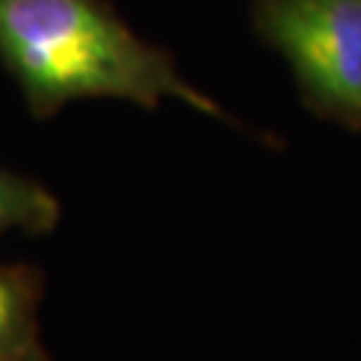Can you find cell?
<instances>
[{
    "label": "cell",
    "instance_id": "6da1fadb",
    "mask_svg": "<svg viewBox=\"0 0 361 361\" xmlns=\"http://www.w3.org/2000/svg\"><path fill=\"white\" fill-rule=\"evenodd\" d=\"M0 62L35 118L70 102L121 99L145 110L182 102L241 126L104 0H0Z\"/></svg>",
    "mask_w": 361,
    "mask_h": 361
},
{
    "label": "cell",
    "instance_id": "7a4b0ae2",
    "mask_svg": "<svg viewBox=\"0 0 361 361\" xmlns=\"http://www.w3.org/2000/svg\"><path fill=\"white\" fill-rule=\"evenodd\" d=\"M252 22L308 110L361 131V0H255Z\"/></svg>",
    "mask_w": 361,
    "mask_h": 361
},
{
    "label": "cell",
    "instance_id": "3957f363",
    "mask_svg": "<svg viewBox=\"0 0 361 361\" xmlns=\"http://www.w3.org/2000/svg\"><path fill=\"white\" fill-rule=\"evenodd\" d=\"M43 276L32 265H0V361L38 345Z\"/></svg>",
    "mask_w": 361,
    "mask_h": 361
},
{
    "label": "cell",
    "instance_id": "277c9868",
    "mask_svg": "<svg viewBox=\"0 0 361 361\" xmlns=\"http://www.w3.org/2000/svg\"><path fill=\"white\" fill-rule=\"evenodd\" d=\"M59 214V201L43 182L0 166V238L8 233H49Z\"/></svg>",
    "mask_w": 361,
    "mask_h": 361
},
{
    "label": "cell",
    "instance_id": "5b68a950",
    "mask_svg": "<svg viewBox=\"0 0 361 361\" xmlns=\"http://www.w3.org/2000/svg\"><path fill=\"white\" fill-rule=\"evenodd\" d=\"M11 361H49V356L43 353V348H40V343H38V345H32L30 350H25L22 356H16V359H11Z\"/></svg>",
    "mask_w": 361,
    "mask_h": 361
}]
</instances>
